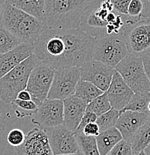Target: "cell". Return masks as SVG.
<instances>
[{
  "instance_id": "6da1fadb",
  "label": "cell",
  "mask_w": 150,
  "mask_h": 155,
  "mask_svg": "<svg viewBox=\"0 0 150 155\" xmlns=\"http://www.w3.org/2000/svg\"><path fill=\"white\" fill-rule=\"evenodd\" d=\"M96 38L79 28H49L34 43L33 54L53 69L78 67L92 60Z\"/></svg>"
},
{
  "instance_id": "7a4b0ae2",
  "label": "cell",
  "mask_w": 150,
  "mask_h": 155,
  "mask_svg": "<svg viewBox=\"0 0 150 155\" xmlns=\"http://www.w3.org/2000/svg\"><path fill=\"white\" fill-rule=\"evenodd\" d=\"M91 1L45 0L42 22L49 28H78L82 14Z\"/></svg>"
},
{
  "instance_id": "3957f363",
  "label": "cell",
  "mask_w": 150,
  "mask_h": 155,
  "mask_svg": "<svg viewBox=\"0 0 150 155\" xmlns=\"http://www.w3.org/2000/svg\"><path fill=\"white\" fill-rule=\"evenodd\" d=\"M2 25L20 39L22 43L33 45L46 25L40 19L5 3Z\"/></svg>"
},
{
  "instance_id": "277c9868",
  "label": "cell",
  "mask_w": 150,
  "mask_h": 155,
  "mask_svg": "<svg viewBox=\"0 0 150 155\" xmlns=\"http://www.w3.org/2000/svg\"><path fill=\"white\" fill-rule=\"evenodd\" d=\"M38 61L32 54L0 78V100L11 104L17 98L19 92L26 88L31 72Z\"/></svg>"
},
{
  "instance_id": "5b68a950",
  "label": "cell",
  "mask_w": 150,
  "mask_h": 155,
  "mask_svg": "<svg viewBox=\"0 0 150 155\" xmlns=\"http://www.w3.org/2000/svg\"><path fill=\"white\" fill-rule=\"evenodd\" d=\"M128 54L122 33L105 35L96 38L92 60L114 68Z\"/></svg>"
},
{
  "instance_id": "8992f818",
  "label": "cell",
  "mask_w": 150,
  "mask_h": 155,
  "mask_svg": "<svg viewBox=\"0 0 150 155\" xmlns=\"http://www.w3.org/2000/svg\"><path fill=\"white\" fill-rule=\"evenodd\" d=\"M114 69L122 76L134 93L149 92V77L146 75L140 54L128 53Z\"/></svg>"
},
{
  "instance_id": "52a82bcc",
  "label": "cell",
  "mask_w": 150,
  "mask_h": 155,
  "mask_svg": "<svg viewBox=\"0 0 150 155\" xmlns=\"http://www.w3.org/2000/svg\"><path fill=\"white\" fill-rule=\"evenodd\" d=\"M54 73L55 69L40 61L31 72L25 89L38 106L47 98Z\"/></svg>"
},
{
  "instance_id": "ba28073f",
  "label": "cell",
  "mask_w": 150,
  "mask_h": 155,
  "mask_svg": "<svg viewBox=\"0 0 150 155\" xmlns=\"http://www.w3.org/2000/svg\"><path fill=\"white\" fill-rule=\"evenodd\" d=\"M79 79L80 71L78 67L55 69L54 77L47 98L64 101L74 95Z\"/></svg>"
},
{
  "instance_id": "9c48e42d",
  "label": "cell",
  "mask_w": 150,
  "mask_h": 155,
  "mask_svg": "<svg viewBox=\"0 0 150 155\" xmlns=\"http://www.w3.org/2000/svg\"><path fill=\"white\" fill-rule=\"evenodd\" d=\"M63 121V101L49 98L38 105L32 119V123L43 131L62 125Z\"/></svg>"
},
{
  "instance_id": "30bf717a",
  "label": "cell",
  "mask_w": 150,
  "mask_h": 155,
  "mask_svg": "<svg viewBox=\"0 0 150 155\" xmlns=\"http://www.w3.org/2000/svg\"><path fill=\"white\" fill-rule=\"evenodd\" d=\"M80 79L90 82L102 92L110 85L114 69L100 61L91 60L79 67Z\"/></svg>"
},
{
  "instance_id": "8fae6325",
  "label": "cell",
  "mask_w": 150,
  "mask_h": 155,
  "mask_svg": "<svg viewBox=\"0 0 150 155\" xmlns=\"http://www.w3.org/2000/svg\"><path fill=\"white\" fill-rule=\"evenodd\" d=\"M53 155L78 153V145L74 132L60 125L45 130Z\"/></svg>"
},
{
  "instance_id": "7c38bea8",
  "label": "cell",
  "mask_w": 150,
  "mask_h": 155,
  "mask_svg": "<svg viewBox=\"0 0 150 155\" xmlns=\"http://www.w3.org/2000/svg\"><path fill=\"white\" fill-rule=\"evenodd\" d=\"M123 35L128 53L140 54L149 49V20H140L129 25L124 31Z\"/></svg>"
},
{
  "instance_id": "4fadbf2b",
  "label": "cell",
  "mask_w": 150,
  "mask_h": 155,
  "mask_svg": "<svg viewBox=\"0 0 150 155\" xmlns=\"http://www.w3.org/2000/svg\"><path fill=\"white\" fill-rule=\"evenodd\" d=\"M15 151L17 155H53L46 134L39 127L30 130Z\"/></svg>"
},
{
  "instance_id": "5bb4252c",
  "label": "cell",
  "mask_w": 150,
  "mask_h": 155,
  "mask_svg": "<svg viewBox=\"0 0 150 155\" xmlns=\"http://www.w3.org/2000/svg\"><path fill=\"white\" fill-rule=\"evenodd\" d=\"M105 93L111 108L118 111L123 109L134 94V92L115 69L110 85Z\"/></svg>"
},
{
  "instance_id": "9a60e30c",
  "label": "cell",
  "mask_w": 150,
  "mask_h": 155,
  "mask_svg": "<svg viewBox=\"0 0 150 155\" xmlns=\"http://www.w3.org/2000/svg\"><path fill=\"white\" fill-rule=\"evenodd\" d=\"M120 116L115 127L118 129L123 140H129L141 126L149 121V114L125 110L119 111Z\"/></svg>"
},
{
  "instance_id": "2e32d148",
  "label": "cell",
  "mask_w": 150,
  "mask_h": 155,
  "mask_svg": "<svg viewBox=\"0 0 150 155\" xmlns=\"http://www.w3.org/2000/svg\"><path fill=\"white\" fill-rule=\"evenodd\" d=\"M86 103L75 95L64 99L63 101V125L71 131H75L86 111Z\"/></svg>"
},
{
  "instance_id": "e0dca14e",
  "label": "cell",
  "mask_w": 150,
  "mask_h": 155,
  "mask_svg": "<svg viewBox=\"0 0 150 155\" xmlns=\"http://www.w3.org/2000/svg\"><path fill=\"white\" fill-rule=\"evenodd\" d=\"M32 54L33 46L22 43L11 51L0 54V78Z\"/></svg>"
},
{
  "instance_id": "ac0fdd59",
  "label": "cell",
  "mask_w": 150,
  "mask_h": 155,
  "mask_svg": "<svg viewBox=\"0 0 150 155\" xmlns=\"http://www.w3.org/2000/svg\"><path fill=\"white\" fill-rule=\"evenodd\" d=\"M122 140V137L120 132L115 127L100 132L99 134L96 137L100 155H108L114 145Z\"/></svg>"
},
{
  "instance_id": "d6986e66",
  "label": "cell",
  "mask_w": 150,
  "mask_h": 155,
  "mask_svg": "<svg viewBox=\"0 0 150 155\" xmlns=\"http://www.w3.org/2000/svg\"><path fill=\"white\" fill-rule=\"evenodd\" d=\"M5 3L42 21L45 0H7Z\"/></svg>"
},
{
  "instance_id": "ffe728a7",
  "label": "cell",
  "mask_w": 150,
  "mask_h": 155,
  "mask_svg": "<svg viewBox=\"0 0 150 155\" xmlns=\"http://www.w3.org/2000/svg\"><path fill=\"white\" fill-rule=\"evenodd\" d=\"M149 127L150 122L149 121L145 125L141 126L128 140L135 155L149 145Z\"/></svg>"
},
{
  "instance_id": "44dd1931",
  "label": "cell",
  "mask_w": 150,
  "mask_h": 155,
  "mask_svg": "<svg viewBox=\"0 0 150 155\" xmlns=\"http://www.w3.org/2000/svg\"><path fill=\"white\" fill-rule=\"evenodd\" d=\"M150 93L149 92L135 93L128 104L120 111L131 110L135 112L149 114Z\"/></svg>"
},
{
  "instance_id": "7402d4cb",
  "label": "cell",
  "mask_w": 150,
  "mask_h": 155,
  "mask_svg": "<svg viewBox=\"0 0 150 155\" xmlns=\"http://www.w3.org/2000/svg\"><path fill=\"white\" fill-rule=\"evenodd\" d=\"M103 93L104 92L102 91L90 82L79 79L75 87L74 95L83 100L88 104L92 100L102 95Z\"/></svg>"
},
{
  "instance_id": "603a6c76",
  "label": "cell",
  "mask_w": 150,
  "mask_h": 155,
  "mask_svg": "<svg viewBox=\"0 0 150 155\" xmlns=\"http://www.w3.org/2000/svg\"><path fill=\"white\" fill-rule=\"evenodd\" d=\"M74 134L78 145V153L82 155H100L96 137L85 135L82 131L74 132Z\"/></svg>"
},
{
  "instance_id": "cb8c5ba5",
  "label": "cell",
  "mask_w": 150,
  "mask_h": 155,
  "mask_svg": "<svg viewBox=\"0 0 150 155\" xmlns=\"http://www.w3.org/2000/svg\"><path fill=\"white\" fill-rule=\"evenodd\" d=\"M22 43L18 39L8 30L1 25L0 26V54L10 51Z\"/></svg>"
},
{
  "instance_id": "d4e9b609",
  "label": "cell",
  "mask_w": 150,
  "mask_h": 155,
  "mask_svg": "<svg viewBox=\"0 0 150 155\" xmlns=\"http://www.w3.org/2000/svg\"><path fill=\"white\" fill-rule=\"evenodd\" d=\"M111 108V106L108 98L105 92H104L102 94L96 97L87 104L86 111L93 113L96 114V116H99L108 111Z\"/></svg>"
},
{
  "instance_id": "484cf974",
  "label": "cell",
  "mask_w": 150,
  "mask_h": 155,
  "mask_svg": "<svg viewBox=\"0 0 150 155\" xmlns=\"http://www.w3.org/2000/svg\"><path fill=\"white\" fill-rule=\"evenodd\" d=\"M120 113L118 110L111 108L108 111L97 116L96 123L99 127L100 132L115 127Z\"/></svg>"
},
{
  "instance_id": "4316f807",
  "label": "cell",
  "mask_w": 150,
  "mask_h": 155,
  "mask_svg": "<svg viewBox=\"0 0 150 155\" xmlns=\"http://www.w3.org/2000/svg\"><path fill=\"white\" fill-rule=\"evenodd\" d=\"M13 106L15 107V111L19 117L34 115L38 109V105L32 100L30 101H21L19 99H15L12 103Z\"/></svg>"
},
{
  "instance_id": "83f0119b",
  "label": "cell",
  "mask_w": 150,
  "mask_h": 155,
  "mask_svg": "<svg viewBox=\"0 0 150 155\" xmlns=\"http://www.w3.org/2000/svg\"><path fill=\"white\" fill-rule=\"evenodd\" d=\"M108 155H135L128 140L122 139L109 151Z\"/></svg>"
},
{
  "instance_id": "f1b7e54d",
  "label": "cell",
  "mask_w": 150,
  "mask_h": 155,
  "mask_svg": "<svg viewBox=\"0 0 150 155\" xmlns=\"http://www.w3.org/2000/svg\"><path fill=\"white\" fill-rule=\"evenodd\" d=\"M25 134L21 129L14 128L8 132L7 135V141L11 146L18 147L25 140Z\"/></svg>"
},
{
  "instance_id": "f546056e",
  "label": "cell",
  "mask_w": 150,
  "mask_h": 155,
  "mask_svg": "<svg viewBox=\"0 0 150 155\" xmlns=\"http://www.w3.org/2000/svg\"><path fill=\"white\" fill-rule=\"evenodd\" d=\"M142 11V5L140 0H131L128 7L127 15L132 17H138L140 19Z\"/></svg>"
},
{
  "instance_id": "4dcf8cb0",
  "label": "cell",
  "mask_w": 150,
  "mask_h": 155,
  "mask_svg": "<svg viewBox=\"0 0 150 155\" xmlns=\"http://www.w3.org/2000/svg\"><path fill=\"white\" fill-rule=\"evenodd\" d=\"M96 119H97V116H96V114L92 112H89V111H85L82 119H81L79 124H78V127H77V128L75 129L74 132L82 131L85 125L89 123H91V122H96Z\"/></svg>"
},
{
  "instance_id": "1f68e13d",
  "label": "cell",
  "mask_w": 150,
  "mask_h": 155,
  "mask_svg": "<svg viewBox=\"0 0 150 155\" xmlns=\"http://www.w3.org/2000/svg\"><path fill=\"white\" fill-rule=\"evenodd\" d=\"M113 5L114 11L120 14L127 15L128 7L131 0H110Z\"/></svg>"
},
{
  "instance_id": "d6a6232c",
  "label": "cell",
  "mask_w": 150,
  "mask_h": 155,
  "mask_svg": "<svg viewBox=\"0 0 150 155\" xmlns=\"http://www.w3.org/2000/svg\"><path fill=\"white\" fill-rule=\"evenodd\" d=\"M82 133L85 135L88 136V137H96L99 134L100 130L99 126L96 122H91V123L88 124L84 127Z\"/></svg>"
},
{
  "instance_id": "836d02e7",
  "label": "cell",
  "mask_w": 150,
  "mask_h": 155,
  "mask_svg": "<svg viewBox=\"0 0 150 155\" xmlns=\"http://www.w3.org/2000/svg\"><path fill=\"white\" fill-rule=\"evenodd\" d=\"M142 5L140 14L141 20H149L150 18V0H140Z\"/></svg>"
},
{
  "instance_id": "e575fe53",
  "label": "cell",
  "mask_w": 150,
  "mask_h": 155,
  "mask_svg": "<svg viewBox=\"0 0 150 155\" xmlns=\"http://www.w3.org/2000/svg\"><path fill=\"white\" fill-rule=\"evenodd\" d=\"M140 57H141L142 62H143V67H144L145 71L146 72V75L149 77V72H150V51L149 49L146 51H143L140 53Z\"/></svg>"
},
{
  "instance_id": "d590c367",
  "label": "cell",
  "mask_w": 150,
  "mask_h": 155,
  "mask_svg": "<svg viewBox=\"0 0 150 155\" xmlns=\"http://www.w3.org/2000/svg\"><path fill=\"white\" fill-rule=\"evenodd\" d=\"M16 99L21 100V101H30L32 100V97H31L29 92L26 89H25L19 92Z\"/></svg>"
},
{
  "instance_id": "8d00e7d4",
  "label": "cell",
  "mask_w": 150,
  "mask_h": 155,
  "mask_svg": "<svg viewBox=\"0 0 150 155\" xmlns=\"http://www.w3.org/2000/svg\"><path fill=\"white\" fill-rule=\"evenodd\" d=\"M5 5V2H3L0 0V26L2 25V19Z\"/></svg>"
},
{
  "instance_id": "74e56055",
  "label": "cell",
  "mask_w": 150,
  "mask_h": 155,
  "mask_svg": "<svg viewBox=\"0 0 150 155\" xmlns=\"http://www.w3.org/2000/svg\"><path fill=\"white\" fill-rule=\"evenodd\" d=\"M135 155H149V146L146 147L144 150H143V151H140L139 153H138V154H136Z\"/></svg>"
},
{
  "instance_id": "f35d334b",
  "label": "cell",
  "mask_w": 150,
  "mask_h": 155,
  "mask_svg": "<svg viewBox=\"0 0 150 155\" xmlns=\"http://www.w3.org/2000/svg\"><path fill=\"white\" fill-rule=\"evenodd\" d=\"M58 155H82L80 153H74V154H58Z\"/></svg>"
},
{
  "instance_id": "ab89813d",
  "label": "cell",
  "mask_w": 150,
  "mask_h": 155,
  "mask_svg": "<svg viewBox=\"0 0 150 155\" xmlns=\"http://www.w3.org/2000/svg\"><path fill=\"white\" fill-rule=\"evenodd\" d=\"M1 116H2V109H1V107H0V119H1Z\"/></svg>"
},
{
  "instance_id": "60d3db41",
  "label": "cell",
  "mask_w": 150,
  "mask_h": 155,
  "mask_svg": "<svg viewBox=\"0 0 150 155\" xmlns=\"http://www.w3.org/2000/svg\"><path fill=\"white\" fill-rule=\"evenodd\" d=\"M1 1H3V2H6L7 0H1Z\"/></svg>"
}]
</instances>
